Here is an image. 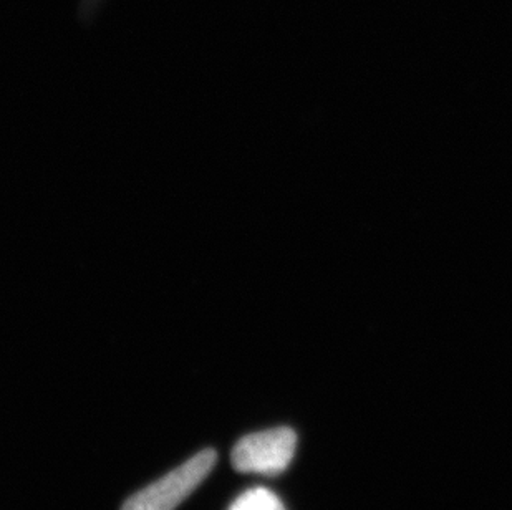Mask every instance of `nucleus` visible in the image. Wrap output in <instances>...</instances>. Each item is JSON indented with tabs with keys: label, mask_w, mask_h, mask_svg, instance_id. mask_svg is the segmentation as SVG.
<instances>
[{
	"label": "nucleus",
	"mask_w": 512,
	"mask_h": 510,
	"mask_svg": "<svg viewBox=\"0 0 512 510\" xmlns=\"http://www.w3.org/2000/svg\"><path fill=\"white\" fill-rule=\"evenodd\" d=\"M295 448L297 436L290 428L247 434L232 449V467L244 474L279 476L290 466Z\"/></svg>",
	"instance_id": "f03ea898"
},
{
	"label": "nucleus",
	"mask_w": 512,
	"mask_h": 510,
	"mask_svg": "<svg viewBox=\"0 0 512 510\" xmlns=\"http://www.w3.org/2000/svg\"><path fill=\"white\" fill-rule=\"evenodd\" d=\"M218 461V454L213 449H206L196 454L189 461L168 472L166 476L136 492L123 504L121 510H174L193 494L194 489L213 471Z\"/></svg>",
	"instance_id": "f257e3e1"
},
{
	"label": "nucleus",
	"mask_w": 512,
	"mask_h": 510,
	"mask_svg": "<svg viewBox=\"0 0 512 510\" xmlns=\"http://www.w3.org/2000/svg\"><path fill=\"white\" fill-rule=\"evenodd\" d=\"M228 510H285V507L274 492L256 487L237 497Z\"/></svg>",
	"instance_id": "7ed1b4c3"
}]
</instances>
